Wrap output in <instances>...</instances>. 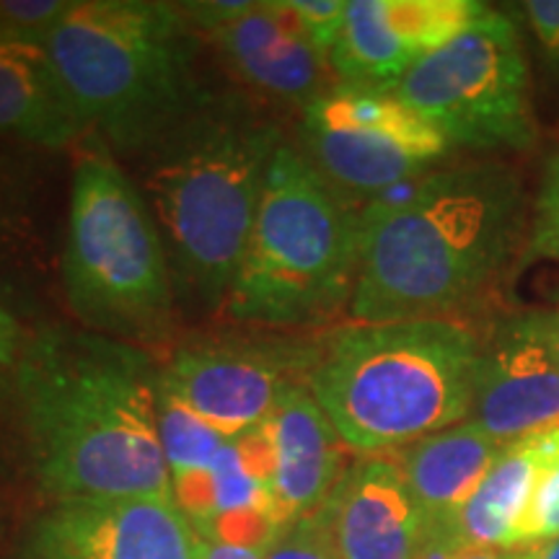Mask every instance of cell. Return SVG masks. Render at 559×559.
Here are the masks:
<instances>
[{
  "mask_svg": "<svg viewBox=\"0 0 559 559\" xmlns=\"http://www.w3.org/2000/svg\"><path fill=\"white\" fill-rule=\"evenodd\" d=\"M526 236V192L513 166L474 160L428 171L360 210L349 317L453 321L495 293Z\"/></svg>",
  "mask_w": 559,
  "mask_h": 559,
  "instance_id": "cell-2",
  "label": "cell"
},
{
  "mask_svg": "<svg viewBox=\"0 0 559 559\" xmlns=\"http://www.w3.org/2000/svg\"><path fill=\"white\" fill-rule=\"evenodd\" d=\"M469 419L502 445L559 425V353L539 309L510 313L481 342Z\"/></svg>",
  "mask_w": 559,
  "mask_h": 559,
  "instance_id": "cell-12",
  "label": "cell"
},
{
  "mask_svg": "<svg viewBox=\"0 0 559 559\" xmlns=\"http://www.w3.org/2000/svg\"><path fill=\"white\" fill-rule=\"evenodd\" d=\"M47 156L52 153L0 140V283L11 290L37 288L52 270Z\"/></svg>",
  "mask_w": 559,
  "mask_h": 559,
  "instance_id": "cell-18",
  "label": "cell"
},
{
  "mask_svg": "<svg viewBox=\"0 0 559 559\" xmlns=\"http://www.w3.org/2000/svg\"><path fill=\"white\" fill-rule=\"evenodd\" d=\"M337 559H417L428 523L391 453L347 464L319 510Z\"/></svg>",
  "mask_w": 559,
  "mask_h": 559,
  "instance_id": "cell-15",
  "label": "cell"
},
{
  "mask_svg": "<svg viewBox=\"0 0 559 559\" xmlns=\"http://www.w3.org/2000/svg\"><path fill=\"white\" fill-rule=\"evenodd\" d=\"M88 135L135 158L207 94L179 3L73 0L45 41Z\"/></svg>",
  "mask_w": 559,
  "mask_h": 559,
  "instance_id": "cell-5",
  "label": "cell"
},
{
  "mask_svg": "<svg viewBox=\"0 0 559 559\" xmlns=\"http://www.w3.org/2000/svg\"><path fill=\"white\" fill-rule=\"evenodd\" d=\"M0 436L21 438V443H24V432H21V417H19L16 386H13V376L3 368H0Z\"/></svg>",
  "mask_w": 559,
  "mask_h": 559,
  "instance_id": "cell-28",
  "label": "cell"
},
{
  "mask_svg": "<svg viewBox=\"0 0 559 559\" xmlns=\"http://www.w3.org/2000/svg\"><path fill=\"white\" fill-rule=\"evenodd\" d=\"M283 130L239 91L207 94L140 153V192L164 236L177 290L226 309Z\"/></svg>",
  "mask_w": 559,
  "mask_h": 559,
  "instance_id": "cell-3",
  "label": "cell"
},
{
  "mask_svg": "<svg viewBox=\"0 0 559 559\" xmlns=\"http://www.w3.org/2000/svg\"><path fill=\"white\" fill-rule=\"evenodd\" d=\"M502 449L506 445L487 436L477 423L464 419L391 456L400 464L428 528H440L464 508Z\"/></svg>",
  "mask_w": 559,
  "mask_h": 559,
  "instance_id": "cell-19",
  "label": "cell"
},
{
  "mask_svg": "<svg viewBox=\"0 0 559 559\" xmlns=\"http://www.w3.org/2000/svg\"><path fill=\"white\" fill-rule=\"evenodd\" d=\"M479 349L461 321H353L313 342L306 383L349 451L381 456L469 419Z\"/></svg>",
  "mask_w": 559,
  "mask_h": 559,
  "instance_id": "cell-4",
  "label": "cell"
},
{
  "mask_svg": "<svg viewBox=\"0 0 559 559\" xmlns=\"http://www.w3.org/2000/svg\"><path fill=\"white\" fill-rule=\"evenodd\" d=\"M200 559H264V557L262 555H254V551H247V549L221 547V544L202 542Z\"/></svg>",
  "mask_w": 559,
  "mask_h": 559,
  "instance_id": "cell-30",
  "label": "cell"
},
{
  "mask_svg": "<svg viewBox=\"0 0 559 559\" xmlns=\"http://www.w3.org/2000/svg\"><path fill=\"white\" fill-rule=\"evenodd\" d=\"M158 432L171 477L207 469L230 440L164 389H158Z\"/></svg>",
  "mask_w": 559,
  "mask_h": 559,
  "instance_id": "cell-21",
  "label": "cell"
},
{
  "mask_svg": "<svg viewBox=\"0 0 559 559\" xmlns=\"http://www.w3.org/2000/svg\"><path fill=\"white\" fill-rule=\"evenodd\" d=\"M270 432L275 445L272 502L288 526L317 515L345 474V449L309 383H296L272 412Z\"/></svg>",
  "mask_w": 559,
  "mask_h": 559,
  "instance_id": "cell-16",
  "label": "cell"
},
{
  "mask_svg": "<svg viewBox=\"0 0 559 559\" xmlns=\"http://www.w3.org/2000/svg\"><path fill=\"white\" fill-rule=\"evenodd\" d=\"M296 148L342 198L379 200L425 177L451 143L391 88L334 83L300 109Z\"/></svg>",
  "mask_w": 559,
  "mask_h": 559,
  "instance_id": "cell-9",
  "label": "cell"
},
{
  "mask_svg": "<svg viewBox=\"0 0 559 559\" xmlns=\"http://www.w3.org/2000/svg\"><path fill=\"white\" fill-rule=\"evenodd\" d=\"M453 559H513V551L510 549H464L459 551Z\"/></svg>",
  "mask_w": 559,
  "mask_h": 559,
  "instance_id": "cell-31",
  "label": "cell"
},
{
  "mask_svg": "<svg viewBox=\"0 0 559 559\" xmlns=\"http://www.w3.org/2000/svg\"><path fill=\"white\" fill-rule=\"evenodd\" d=\"M311 358L313 342L194 340L160 366V389L210 428L239 438L267 423L296 383H306Z\"/></svg>",
  "mask_w": 559,
  "mask_h": 559,
  "instance_id": "cell-10",
  "label": "cell"
},
{
  "mask_svg": "<svg viewBox=\"0 0 559 559\" xmlns=\"http://www.w3.org/2000/svg\"><path fill=\"white\" fill-rule=\"evenodd\" d=\"M391 91L451 148L523 151L536 140L528 60L508 13L489 9Z\"/></svg>",
  "mask_w": 559,
  "mask_h": 559,
  "instance_id": "cell-8",
  "label": "cell"
},
{
  "mask_svg": "<svg viewBox=\"0 0 559 559\" xmlns=\"http://www.w3.org/2000/svg\"><path fill=\"white\" fill-rule=\"evenodd\" d=\"M542 311V319H544V326H547L551 342H555L557 353H559V304L549 306V309H539Z\"/></svg>",
  "mask_w": 559,
  "mask_h": 559,
  "instance_id": "cell-32",
  "label": "cell"
},
{
  "mask_svg": "<svg viewBox=\"0 0 559 559\" xmlns=\"http://www.w3.org/2000/svg\"><path fill=\"white\" fill-rule=\"evenodd\" d=\"M360 260V213L293 143L272 158L267 185L226 313L267 330H296L349 306Z\"/></svg>",
  "mask_w": 559,
  "mask_h": 559,
  "instance_id": "cell-7",
  "label": "cell"
},
{
  "mask_svg": "<svg viewBox=\"0 0 559 559\" xmlns=\"http://www.w3.org/2000/svg\"><path fill=\"white\" fill-rule=\"evenodd\" d=\"M11 376L26 464L52 500L171 498L160 366L148 349L45 324L29 332Z\"/></svg>",
  "mask_w": 559,
  "mask_h": 559,
  "instance_id": "cell-1",
  "label": "cell"
},
{
  "mask_svg": "<svg viewBox=\"0 0 559 559\" xmlns=\"http://www.w3.org/2000/svg\"><path fill=\"white\" fill-rule=\"evenodd\" d=\"M349 0H288L300 32L330 60L347 21Z\"/></svg>",
  "mask_w": 559,
  "mask_h": 559,
  "instance_id": "cell-24",
  "label": "cell"
},
{
  "mask_svg": "<svg viewBox=\"0 0 559 559\" xmlns=\"http://www.w3.org/2000/svg\"><path fill=\"white\" fill-rule=\"evenodd\" d=\"M489 5L477 0H349L330 66L337 83L394 88Z\"/></svg>",
  "mask_w": 559,
  "mask_h": 559,
  "instance_id": "cell-13",
  "label": "cell"
},
{
  "mask_svg": "<svg viewBox=\"0 0 559 559\" xmlns=\"http://www.w3.org/2000/svg\"><path fill=\"white\" fill-rule=\"evenodd\" d=\"M513 559H559V536L549 542H536L526 544V547H515Z\"/></svg>",
  "mask_w": 559,
  "mask_h": 559,
  "instance_id": "cell-29",
  "label": "cell"
},
{
  "mask_svg": "<svg viewBox=\"0 0 559 559\" xmlns=\"http://www.w3.org/2000/svg\"><path fill=\"white\" fill-rule=\"evenodd\" d=\"M528 440L536 461H539V474H536L534 492H531L526 515L521 521L515 547L549 542L559 536V425L528 436Z\"/></svg>",
  "mask_w": 559,
  "mask_h": 559,
  "instance_id": "cell-22",
  "label": "cell"
},
{
  "mask_svg": "<svg viewBox=\"0 0 559 559\" xmlns=\"http://www.w3.org/2000/svg\"><path fill=\"white\" fill-rule=\"evenodd\" d=\"M202 39L239 83L288 107H309L337 83L330 60L300 32L288 0H251L241 16Z\"/></svg>",
  "mask_w": 559,
  "mask_h": 559,
  "instance_id": "cell-14",
  "label": "cell"
},
{
  "mask_svg": "<svg viewBox=\"0 0 559 559\" xmlns=\"http://www.w3.org/2000/svg\"><path fill=\"white\" fill-rule=\"evenodd\" d=\"M58 277L81 330L138 347L171 332L177 285L156 215L94 135L75 151Z\"/></svg>",
  "mask_w": 559,
  "mask_h": 559,
  "instance_id": "cell-6",
  "label": "cell"
},
{
  "mask_svg": "<svg viewBox=\"0 0 559 559\" xmlns=\"http://www.w3.org/2000/svg\"><path fill=\"white\" fill-rule=\"evenodd\" d=\"M86 135L47 47L0 39V140L58 153Z\"/></svg>",
  "mask_w": 559,
  "mask_h": 559,
  "instance_id": "cell-17",
  "label": "cell"
},
{
  "mask_svg": "<svg viewBox=\"0 0 559 559\" xmlns=\"http://www.w3.org/2000/svg\"><path fill=\"white\" fill-rule=\"evenodd\" d=\"M523 26L531 34L542 68L559 81V0H526L519 5Z\"/></svg>",
  "mask_w": 559,
  "mask_h": 559,
  "instance_id": "cell-25",
  "label": "cell"
},
{
  "mask_svg": "<svg viewBox=\"0 0 559 559\" xmlns=\"http://www.w3.org/2000/svg\"><path fill=\"white\" fill-rule=\"evenodd\" d=\"M26 340H29V330L21 324L16 311L0 298V368L13 373L21 353H24Z\"/></svg>",
  "mask_w": 559,
  "mask_h": 559,
  "instance_id": "cell-27",
  "label": "cell"
},
{
  "mask_svg": "<svg viewBox=\"0 0 559 559\" xmlns=\"http://www.w3.org/2000/svg\"><path fill=\"white\" fill-rule=\"evenodd\" d=\"M539 260H559V151L551 153L544 164L542 185L534 200V218L521 254V264Z\"/></svg>",
  "mask_w": 559,
  "mask_h": 559,
  "instance_id": "cell-23",
  "label": "cell"
},
{
  "mask_svg": "<svg viewBox=\"0 0 559 559\" xmlns=\"http://www.w3.org/2000/svg\"><path fill=\"white\" fill-rule=\"evenodd\" d=\"M536 474H539V461L531 449V440H515L502 449L464 508L445 526L428 531L445 536L464 549H515Z\"/></svg>",
  "mask_w": 559,
  "mask_h": 559,
  "instance_id": "cell-20",
  "label": "cell"
},
{
  "mask_svg": "<svg viewBox=\"0 0 559 559\" xmlns=\"http://www.w3.org/2000/svg\"><path fill=\"white\" fill-rule=\"evenodd\" d=\"M264 559H337L319 515L293 521L283 528Z\"/></svg>",
  "mask_w": 559,
  "mask_h": 559,
  "instance_id": "cell-26",
  "label": "cell"
},
{
  "mask_svg": "<svg viewBox=\"0 0 559 559\" xmlns=\"http://www.w3.org/2000/svg\"><path fill=\"white\" fill-rule=\"evenodd\" d=\"M200 551L174 498L52 500L19 544V559H200Z\"/></svg>",
  "mask_w": 559,
  "mask_h": 559,
  "instance_id": "cell-11",
  "label": "cell"
}]
</instances>
